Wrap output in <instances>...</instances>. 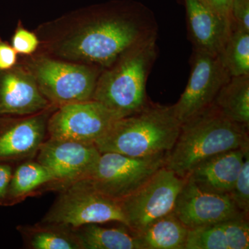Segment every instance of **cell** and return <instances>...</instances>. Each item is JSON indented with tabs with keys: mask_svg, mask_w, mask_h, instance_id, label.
Here are the masks:
<instances>
[{
	"mask_svg": "<svg viewBox=\"0 0 249 249\" xmlns=\"http://www.w3.org/2000/svg\"><path fill=\"white\" fill-rule=\"evenodd\" d=\"M39 45L38 39L30 31L18 28L12 38V47L17 53L30 55L34 53Z\"/></svg>",
	"mask_w": 249,
	"mask_h": 249,
	"instance_id": "25",
	"label": "cell"
},
{
	"mask_svg": "<svg viewBox=\"0 0 249 249\" xmlns=\"http://www.w3.org/2000/svg\"><path fill=\"white\" fill-rule=\"evenodd\" d=\"M167 153L133 157L116 153H101L88 178L93 188L116 201L127 197L165 166Z\"/></svg>",
	"mask_w": 249,
	"mask_h": 249,
	"instance_id": "6",
	"label": "cell"
},
{
	"mask_svg": "<svg viewBox=\"0 0 249 249\" xmlns=\"http://www.w3.org/2000/svg\"><path fill=\"white\" fill-rule=\"evenodd\" d=\"M17 62V52L6 42L0 40V71L10 70Z\"/></svg>",
	"mask_w": 249,
	"mask_h": 249,
	"instance_id": "27",
	"label": "cell"
},
{
	"mask_svg": "<svg viewBox=\"0 0 249 249\" xmlns=\"http://www.w3.org/2000/svg\"><path fill=\"white\" fill-rule=\"evenodd\" d=\"M249 148L235 149L209 157L196 165L186 178L204 191L229 194Z\"/></svg>",
	"mask_w": 249,
	"mask_h": 249,
	"instance_id": "16",
	"label": "cell"
},
{
	"mask_svg": "<svg viewBox=\"0 0 249 249\" xmlns=\"http://www.w3.org/2000/svg\"><path fill=\"white\" fill-rule=\"evenodd\" d=\"M185 182L186 178H180L172 170L165 166L160 168L137 191L118 201L126 226L138 234L157 219L173 213Z\"/></svg>",
	"mask_w": 249,
	"mask_h": 249,
	"instance_id": "8",
	"label": "cell"
},
{
	"mask_svg": "<svg viewBox=\"0 0 249 249\" xmlns=\"http://www.w3.org/2000/svg\"><path fill=\"white\" fill-rule=\"evenodd\" d=\"M231 76L249 74V32L233 29L219 55Z\"/></svg>",
	"mask_w": 249,
	"mask_h": 249,
	"instance_id": "23",
	"label": "cell"
},
{
	"mask_svg": "<svg viewBox=\"0 0 249 249\" xmlns=\"http://www.w3.org/2000/svg\"><path fill=\"white\" fill-rule=\"evenodd\" d=\"M14 169L7 162H0V204H3Z\"/></svg>",
	"mask_w": 249,
	"mask_h": 249,
	"instance_id": "28",
	"label": "cell"
},
{
	"mask_svg": "<svg viewBox=\"0 0 249 249\" xmlns=\"http://www.w3.org/2000/svg\"><path fill=\"white\" fill-rule=\"evenodd\" d=\"M41 226L23 228V235L34 249H81L73 229L42 223Z\"/></svg>",
	"mask_w": 249,
	"mask_h": 249,
	"instance_id": "22",
	"label": "cell"
},
{
	"mask_svg": "<svg viewBox=\"0 0 249 249\" xmlns=\"http://www.w3.org/2000/svg\"><path fill=\"white\" fill-rule=\"evenodd\" d=\"M123 117L94 100L69 103L48 119L47 132L49 138L95 143Z\"/></svg>",
	"mask_w": 249,
	"mask_h": 249,
	"instance_id": "9",
	"label": "cell"
},
{
	"mask_svg": "<svg viewBox=\"0 0 249 249\" xmlns=\"http://www.w3.org/2000/svg\"><path fill=\"white\" fill-rule=\"evenodd\" d=\"M157 36L158 24L152 11L134 3L98 13L64 40L56 52L64 58L105 69L129 49Z\"/></svg>",
	"mask_w": 249,
	"mask_h": 249,
	"instance_id": "1",
	"label": "cell"
},
{
	"mask_svg": "<svg viewBox=\"0 0 249 249\" xmlns=\"http://www.w3.org/2000/svg\"><path fill=\"white\" fill-rule=\"evenodd\" d=\"M54 182L52 174L38 161H29L14 170L3 204L14 202L43 185Z\"/></svg>",
	"mask_w": 249,
	"mask_h": 249,
	"instance_id": "21",
	"label": "cell"
},
{
	"mask_svg": "<svg viewBox=\"0 0 249 249\" xmlns=\"http://www.w3.org/2000/svg\"><path fill=\"white\" fill-rule=\"evenodd\" d=\"M48 116L33 114L20 120L0 116V162L29 157L38 151L45 142Z\"/></svg>",
	"mask_w": 249,
	"mask_h": 249,
	"instance_id": "15",
	"label": "cell"
},
{
	"mask_svg": "<svg viewBox=\"0 0 249 249\" xmlns=\"http://www.w3.org/2000/svg\"><path fill=\"white\" fill-rule=\"evenodd\" d=\"M201 1L222 17L231 21V11L233 0H201Z\"/></svg>",
	"mask_w": 249,
	"mask_h": 249,
	"instance_id": "29",
	"label": "cell"
},
{
	"mask_svg": "<svg viewBox=\"0 0 249 249\" xmlns=\"http://www.w3.org/2000/svg\"><path fill=\"white\" fill-rule=\"evenodd\" d=\"M191 62L188 85L178 102L172 106L181 124L213 104L219 90L231 77L219 55L193 50Z\"/></svg>",
	"mask_w": 249,
	"mask_h": 249,
	"instance_id": "10",
	"label": "cell"
},
{
	"mask_svg": "<svg viewBox=\"0 0 249 249\" xmlns=\"http://www.w3.org/2000/svg\"><path fill=\"white\" fill-rule=\"evenodd\" d=\"M184 1L193 50L219 55L231 34V21L218 14L201 0Z\"/></svg>",
	"mask_w": 249,
	"mask_h": 249,
	"instance_id": "14",
	"label": "cell"
},
{
	"mask_svg": "<svg viewBox=\"0 0 249 249\" xmlns=\"http://www.w3.org/2000/svg\"><path fill=\"white\" fill-rule=\"evenodd\" d=\"M157 37L124 52L98 77L92 100L124 117L140 111L148 103L147 78L158 57Z\"/></svg>",
	"mask_w": 249,
	"mask_h": 249,
	"instance_id": "4",
	"label": "cell"
},
{
	"mask_svg": "<svg viewBox=\"0 0 249 249\" xmlns=\"http://www.w3.org/2000/svg\"><path fill=\"white\" fill-rule=\"evenodd\" d=\"M231 15L232 29L249 32V0H233Z\"/></svg>",
	"mask_w": 249,
	"mask_h": 249,
	"instance_id": "26",
	"label": "cell"
},
{
	"mask_svg": "<svg viewBox=\"0 0 249 249\" xmlns=\"http://www.w3.org/2000/svg\"><path fill=\"white\" fill-rule=\"evenodd\" d=\"M173 213L189 230L249 216L239 211L229 194L204 191L186 178Z\"/></svg>",
	"mask_w": 249,
	"mask_h": 249,
	"instance_id": "12",
	"label": "cell"
},
{
	"mask_svg": "<svg viewBox=\"0 0 249 249\" xmlns=\"http://www.w3.org/2000/svg\"><path fill=\"white\" fill-rule=\"evenodd\" d=\"M111 222L126 226L119 201L96 191L88 178L62 188L58 199L42 221L70 229Z\"/></svg>",
	"mask_w": 249,
	"mask_h": 249,
	"instance_id": "5",
	"label": "cell"
},
{
	"mask_svg": "<svg viewBox=\"0 0 249 249\" xmlns=\"http://www.w3.org/2000/svg\"><path fill=\"white\" fill-rule=\"evenodd\" d=\"M72 229L81 249H142L137 235L124 224L107 228L90 224Z\"/></svg>",
	"mask_w": 249,
	"mask_h": 249,
	"instance_id": "18",
	"label": "cell"
},
{
	"mask_svg": "<svg viewBox=\"0 0 249 249\" xmlns=\"http://www.w3.org/2000/svg\"><path fill=\"white\" fill-rule=\"evenodd\" d=\"M249 127L228 119L211 105L181 124L165 167L186 178L196 165L222 152L249 148Z\"/></svg>",
	"mask_w": 249,
	"mask_h": 249,
	"instance_id": "2",
	"label": "cell"
},
{
	"mask_svg": "<svg viewBox=\"0 0 249 249\" xmlns=\"http://www.w3.org/2000/svg\"><path fill=\"white\" fill-rule=\"evenodd\" d=\"M181 124L172 106L148 103L140 111L116 121L94 144L101 153L133 157L168 153L178 138Z\"/></svg>",
	"mask_w": 249,
	"mask_h": 249,
	"instance_id": "3",
	"label": "cell"
},
{
	"mask_svg": "<svg viewBox=\"0 0 249 249\" xmlns=\"http://www.w3.org/2000/svg\"><path fill=\"white\" fill-rule=\"evenodd\" d=\"M96 67L40 58L31 62L29 71L49 102L60 106L92 100L101 73Z\"/></svg>",
	"mask_w": 249,
	"mask_h": 249,
	"instance_id": "7",
	"label": "cell"
},
{
	"mask_svg": "<svg viewBox=\"0 0 249 249\" xmlns=\"http://www.w3.org/2000/svg\"><path fill=\"white\" fill-rule=\"evenodd\" d=\"M249 216L191 229L185 249H248Z\"/></svg>",
	"mask_w": 249,
	"mask_h": 249,
	"instance_id": "17",
	"label": "cell"
},
{
	"mask_svg": "<svg viewBox=\"0 0 249 249\" xmlns=\"http://www.w3.org/2000/svg\"><path fill=\"white\" fill-rule=\"evenodd\" d=\"M229 196L239 211L249 215V152L246 154L242 169Z\"/></svg>",
	"mask_w": 249,
	"mask_h": 249,
	"instance_id": "24",
	"label": "cell"
},
{
	"mask_svg": "<svg viewBox=\"0 0 249 249\" xmlns=\"http://www.w3.org/2000/svg\"><path fill=\"white\" fill-rule=\"evenodd\" d=\"M188 231L173 212L136 235L142 249H185Z\"/></svg>",
	"mask_w": 249,
	"mask_h": 249,
	"instance_id": "19",
	"label": "cell"
},
{
	"mask_svg": "<svg viewBox=\"0 0 249 249\" xmlns=\"http://www.w3.org/2000/svg\"><path fill=\"white\" fill-rule=\"evenodd\" d=\"M213 104L228 119L249 127V74L231 77Z\"/></svg>",
	"mask_w": 249,
	"mask_h": 249,
	"instance_id": "20",
	"label": "cell"
},
{
	"mask_svg": "<svg viewBox=\"0 0 249 249\" xmlns=\"http://www.w3.org/2000/svg\"><path fill=\"white\" fill-rule=\"evenodd\" d=\"M49 104L29 70L14 67L0 71V116L33 115Z\"/></svg>",
	"mask_w": 249,
	"mask_h": 249,
	"instance_id": "13",
	"label": "cell"
},
{
	"mask_svg": "<svg viewBox=\"0 0 249 249\" xmlns=\"http://www.w3.org/2000/svg\"><path fill=\"white\" fill-rule=\"evenodd\" d=\"M37 152V161L52 174L53 183L62 188L89 178L101 155L92 142L52 138L44 142Z\"/></svg>",
	"mask_w": 249,
	"mask_h": 249,
	"instance_id": "11",
	"label": "cell"
}]
</instances>
